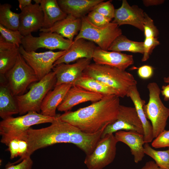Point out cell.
<instances>
[{"instance_id":"obj_1","label":"cell","mask_w":169,"mask_h":169,"mask_svg":"<svg viewBox=\"0 0 169 169\" xmlns=\"http://www.w3.org/2000/svg\"><path fill=\"white\" fill-rule=\"evenodd\" d=\"M119 98L115 95H105L89 106L64 112L59 117L83 132L95 133L116 120L120 105Z\"/></svg>"},{"instance_id":"obj_2","label":"cell","mask_w":169,"mask_h":169,"mask_svg":"<svg viewBox=\"0 0 169 169\" xmlns=\"http://www.w3.org/2000/svg\"><path fill=\"white\" fill-rule=\"evenodd\" d=\"M60 115L49 126L39 129H29L26 132L28 143L26 158L30 157L36 151L55 144L70 143L72 132L77 128L62 120Z\"/></svg>"},{"instance_id":"obj_3","label":"cell","mask_w":169,"mask_h":169,"mask_svg":"<svg viewBox=\"0 0 169 169\" xmlns=\"http://www.w3.org/2000/svg\"><path fill=\"white\" fill-rule=\"evenodd\" d=\"M83 74L113 88L117 92L119 97L126 96L130 88L137 83L133 75L125 70L95 63L89 64Z\"/></svg>"},{"instance_id":"obj_4","label":"cell","mask_w":169,"mask_h":169,"mask_svg":"<svg viewBox=\"0 0 169 169\" xmlns=\"http://www.w3.org/2000/svg\"><path fill=\"white\" fill-rule=\"evenodd\" d=\"M56 117L46 116L35 111H30L16 117L13 116L0 122L1 142L8 146L12 140L16 138L26 140V132L31 127L45 123H52Z\"/></svg>"},{"instance_id":"obj_5","label":"cell","mask_w":169,"mask_h":169,"mask_svg":"<svg viewBox=\"0 0 169 169\" xmlns=\"http://www.w3.org/2000/svg\"><path fill=\"white\" fill-rule=\"evenodd\" d=\"M56 78L53 71L38 81L31 85L25 94L15 96L19 109V114L23 115L30 111L39 113L42 102L47 93L56 85Z\"/></svg>"},{"instance_id":"obj_6","label":"cell","mask_w":169,"mask_h":169,"mask_svg":"<svg viewBox=\"0 0 169 169\" xmlns=\"http://www.w3.org/2000/svg\"><path fill=\"white\" fill-rule=\"evenodd\" d=\"M149 92L148 103L143 106L145 116L151 122L153 138L165 130L169 117V108L166 107L160 97L161 90L156 82L148 84Z\"/></svg>"},{"instance_id":"obj_7","label":"cell","mask_w":169,"mask_h":169,"mask_svg":"<svg viewBox=\"0 0 169 169\" xmlns=\"http://www.w3.org/2000/svg\"><path fill=\"white\" fill-rule=\"evenodd\" d=\"M81 20V29L74 40L83 38L91 41L103 50L108 51L113 41L122 34L121 29L113 21L105 26L98 27L91 23L86 16L82 18Z\"/></svg>"},{"instance_id":"obj_8","label":"cell","mask_w":169,"mask_h":169,"mask_svg":"<svg viewBox=\"0 0 169 169\" xmlns=\"http://www.w3.org/2000/svg\"><path fill=\"white\" fill-rule=\"evenodd\" d=\"M4 77L15 96L24 94L30 84L39 81L33 70L20 52L15 65L6 74Z\"/></svg>"},{"instance_id":"obj_9","label":"cell","mask_w":169,"mask_h":169,"mask_svg":"<svg viewBox=\"0 0 169 169\" xmlns=\"http://www.w3.org/2000/svg\"><path fill=\"white\" fill-rule=\"evenodd\" d=\"M118 142L114 134L101 138L93 152L86 155L84 163L88 169H103L112 163L116 154Z\"/></svg>"},{"instance_id":"obj_10","label":"cell","mask_w":169,"mask_h":169,"mask_svg":"<svg viewBox=\"0 0 169 169\" xmlns=\"http://www.w3.org/2000/svg\"><path fill=\"white\" fill-rule=\"evenodd\" d=\"M73 42L55 33L41 32L38 37L33 36L31 33L24 36L21 45L27 52H35L40 48L67 50Z\"/></svg>"},{"instance_id":"obj_11","label":"cell","mask_w":169,"mask_h":169,"mask_svg":"<svg viewBox=\"0 0 169 169\" xmlns=\"http://www.w3.org/2000/svg\"><path fill=\"white\" fill-rule=\"evenodd\" d=\"M67 50L58 52L49 51L43 52H27L21 45L19 51L27 64L35 72L39 80L52 71L54 64Z\"/></svg>"},{"instance_id":"obj_12","label":"cell","mask_w":169,"mask_h":169,"mask_svg":"<svg viewBox=\"0 0 169 169\" xmlns=\"http://www.w3.org/2000/svg\"><path fill=\"white\" fill-rule=\"evenodd\" d=\"M120 131H132L144 135L142 124L134 107L120 105L116 120L105 128L101 137Z\"/></svg>"},{"instance_id":"obj_13","label":"cell","mask_w":169,"mask_h":169,"mask_svg":"<svg viewBox=\"0 0 169 169\" xmlns=\"http://www.w3.org/2000/svg\"><path fill=\"white\" fill-rule=\"evenodd\" d=\"M91 59L82 58L73 64L62 63L54 66L52 70L56 75L55 85L63 84L73 85L82 76L84 70L91 63Z\"/></svg>"},{"instance_id":"obj_14","label":"cell","mask_w":169,"mask_h":169,"mask_svg":"<svg viewBox=\"0 0 169 169\" xmlns=\"http://www.w3.org/2000/svg\"><path fill=\"white\" fill-rule=\"evenodd\" d=\"M18 31L25 36L40 30L43 26L44 13L40 5L35 3L28 6L19 13Z\"/></svg>"},{"instance_id":"obj_15","label":"cell","mask_w":169,"mask_h":169,"mask_svg":"<svg viewBox=\"0 0 169 169\" xmlns=\"http://www.w3.org/2000/svg\"><path fill=\"white\" fill-rule=\"evenodd\" d=\"M144 19L143 9L137 5L131 6L126 0H123L120 7L115 9L113 22L119 26L130 25L144 32Z\"/></svg>"},{"instance_id":"obj_16","label":"cell","mask_w":169,"mask_h":169,"mask_svg":"<svg viewBox=\"0 0 169 169\" xmlns=\"http://www.w3.org/2000/svg\"><path fill=\"white\" fill-rule=\"evenodd\" d=\"M95 44L83 38L74 40L65 54L54 64V66L62 63L69 64L82 58L92 59L97 47Z\"/></svg>"},{"instance_id":"obj_17","label":"cell","mask_w":169,"mask_h":169,"mask_svg":"<svg viewBox=\"0 0 169 169\" xmlns=\"http://www.w3.org/2000/svg\"><path fill=\"white\" fill-rule=\"evenodd\" d=\"M92 59L96 64L109 66L123 70H125L134 62L132 55L105 50L98 46L95 51Z\"/></svg>"},{"instance_id":"obj_18","label":"cell","mask_w":169,"mask_h":169,"mask_svg":"<svg viewBox=\"0 0 169 169\" xmlns=\"http://www.w3.org/2000/svg\"><path fill=\"white\" fill-rule=\"evenodd\" d=\"M104 96L79 87L72 85L57 109L59 111L65 112L80 103L88 101L94 102L100 100Z\"/></svg>"},{"instance_id":"obj_19","label":"cell","mask_w":169,"mask_h":169,"mask_svg":"<svg viewBox=\"0 0 169 169\" xmlns=\"http://www.w3.org/2000/svg\"><path fill=\"white\" fill-rule=\"evenodd\" d=\"M73 85L63 84L55 85L44 98L41 107V113L46 116L56 117V110Z\"/></svg>"},{"instance_id":"obj_20","label":"cell","mask_w":169,"mask_h":169,"mask_svg":"<svg viewBox=\"0 0 169 169\" xmlns=\"http://www.w3.org/2000/svg\"><path fill=\"white\" fill-rule=\"evenodd\" d=\"M114 135L118 142H122L129 147L135 163H138L142 160L145 154L143 135L132 131H120L115 132Z\"/></svg>"},{"instance_id":"obj_21","label":"cell","mask_w":169,"mask_h":169,"mask_svg":"<svg viewBox=\"0 0 169 169\" xmlns=\"http://www.w3.org/2000/svg\"><path fill=\"white\" fill-rule=\"evenodd\" d=\"M81 25V18L69 14L65 18L55 23L50 28H42L39 31L55 33L73 41L74 36L79 32Z\"/></svg>"},{"instance_id":"obj_22","label":"cell","mask_w":169,"mask_h":169,"mask_svg":"<svg viewBox=\"0 0 169 169\" xmlns=\"http://www.w3.org/2000/svg\"><path fill=\"white\" fill-rule=\"evenodd\" d=\"M19 114V109L15 96L6 82L4 76H0V116L4 120Z\"/></svg>"},{"instance_id":"obj_23","label":"cell","mask_w":169,"mask_h":169,"mask_svg":"<svg viewBox=\"0 0 169 169\" xmlns=\"http://www.w3.org/2000/svg\"><path fill=\"white\" fill-rule=\"evenodd\" d=\"M104 129L95 133H87L77 128L71 134L70 143L76 145L86 155H89L93 152L101 138Z\"/></svg>"},{"instance_id":"obj_24","label":"cell","mask_w":169,"mask_h":169,"mask_svg":"<svg viewBox=\"0 0 169 169\" xmlns=\"http://www.w3.org/2000/svg\"><path fill=\"white\" fill-rule=\"evenodd\" d=\"M104 0H58L61 10L67 15L81 18Z\"/></svg>"},{"instance_id":"obj_25","label":"cell","mask_w":169,"mask_h":169,"mask_svg":"<svg viewBox=\"0 0 169 169\" xmlns=\"http://www.w3.org/2000/svg\"><path fill=\"white\" fill-rule=\"evenodd\" d=\"M126 96L130 97L133 103L134 107L142 124L145 143L151 142L153 139L152 125L145 116L143 106L146 102L141 97L136 85L130 88Z\"/></svg>"},{"instance_id":"obj_26","label":"cell","mask_w":169,"mask_h":169,"mask_svg":"<svg viewBox=\"0 0 169 169\" xmlns=\"http://www.w3.org/2000/svg\"><path fill=\"white\" fill-rule=\"evenodd\" d=\"M35 3L39 4L44 16L42 28H48L55 23L65 18L67 14L59 6L56 0H34Z\"/></svg>"},{"instance_id":"obj_27","label":"cell","mask_w":169,"mask_h":169,"mask_svg":"<svg viewBox=\"0 0 169 169\" xmlns=\"http://www.w3.org/2000/svg\"><path fill=\"white\" fill-rule=\"evenodd\" d=\"M74 85L104 96L115 95L119 96L117 92L113 88L95 79L83 74Z\"/></svg>"},{"instance_id":"obj_28","label":"cell","mask_w":169,"mask_h":169,"mask_svg":"<svg viewBox=\"0 0 169 169\" xmlns=\"http://www.w3.org/2000/svg\"><path fill=\"white\" fill-rule=\"evenodd\" d=\"M108 51L120 52L127 51L134 53H144V43L132 41L122 34L113 41Z\"/></svg>"},{"instance_id":"obj_29","label":"cell","mask_w":169,"mask_h":169,"mask_svg":"<svg viewBox=\"0 0 169 169\" xmlns=\"http://www.w3.org/2000/svg\"><path fill=\"white\" fill-rule=\"evenodd\" d=\"M11 5L8 3L0 5V24L13 30H18L20 23L19 13L11 10Z\"/></svg>"},{"instance_id":"obj_30","label":"cell","mask_w":169,"mask_h":169,"mask_svg":"<svg viewBox=\"0 0 169 169\" xmlns=\"http://www.w3.org/2000/svg\"><path fill=\"white\" fill-rule=\"evenodd\" d=\"M19 53V48L17 47L0 52V76H4L14 66Z\"/></svg>"},{"instance_id":"obj_31","label":"cell","mask_w":169,"mask_h":169,"mask_svg":"<svg viewBox=\"0 0 169 169\" xmlns=\"http://www.w3.org/2000/svg\"><path fill=\"white\" fill-rule=\"evenodd\" d=\"M144 147L145 154L152 158L159 168L169 169V148L165 151H157L147 143H145Z\"/></svg>"},{"instance_id":"obj_32","label":"cell","mask_w":169,"mask_h":169,"mask_svg":"<svg viewBox=\"0 0 169 169\" xmlns=\"http://www.w3.org/2000/svg\"><path fill=\"white\" fill-rule=\"evenodd\" d=\"M7 146L8 150L10 152L11 159L18 156L20 157L17 161L11 163L12 164L19 163L26 158L28 150V143L27 140L18 138H14L10 141Z\"/></svg>"},{"instance_id":"obj_33","label":"cell","mask_w":169,"mask_h":169,"mask_svg":"<svg viewBox=\"0 0 169 169\" xmlns=\"http://www.w3.org/2000/svg\"><path fill=\"white\" fill-rule=\"evenodd\" d=\"M0 35L7 41L15 45L18 48L20 47L24 36L18 30H12L0 24Z\"/></svg>"},{"instance_id":"obj_34","label":"cell","mask_w":169,"mask_h":169,"mask_svg":"<svg viewBox=\"0 0 169 169\" xmlns=\"http://www.w3.org/2000/svg\"><path fill=\"white\" fill-rule=\"evenodd\" d=\"M104 1L94 6L91 11L97 12L107 18L112 20L114 18L115 9L113 5L111 3V1L106 2Z\"/></svg>"},{"instance_id":"obj_35","label":"cell","mask_w":169,"mask_h":169,"mask_svg":"<svg viewBox=\"0 0 169 169\" xmlns=\"http://www.w3.org/2000/svg\"><path fill=\"white\" fill-rule=\"evenodd\" d=\"M144 18V32L145 38H157L159 32L154 25L153 20L145 12Z\"/></svg>"},{"instance_id":"obj_36","label":"cell","mask_w":169,"mask_h":169,"mask_svg":"<svg viewBox=\"0 0 169 169\" xmlns=\"http://www.w3.org/2000/svg\"><path fill=\"white\" fill-rule=\"evenodd\" d=\"M144 43V53L141 60L142 62L147 61L153 50L160 44L157 38H145Z\"/></svg>"},{"instance_id":"obj_37","label":"cell","mask_w":169,"mask_h":169,"mask_svg":"<svg viewBox=\"0 0 169 169\" xmlns=\"http://www.w3.org/2000/svg\"><path fill=\"white\" fill-rule=\"evenodd\" d=\"M87 17L91 23L98 27L105 26L110 23L111 21L94 11H90Z\"/></svg>"},{"instance_id":"obj_38","label":"cell","mask_w":169,"mask_h":169,"mask_svg":"<svg viewBox=\"0 0 169 169\" xmlns=\"http://www.w3.org/2000/svg\"><path fill=\"white\" fill-rule=\"evenodd\" d=\"M151 145L155 148H169V130H165L152 141Z\"/></svg>"},{"instance_id":"obj_39","label":"cell","mask_w":169,"mask_h":169,"mask_svg":"<svg viewBox=\"0 0 169 169\" xmlns=\"http://www.w3.org/2000/svg\"><path fill=\"white\" fill-rule=\"evenodd\" d=\"M33 164L32 160L29 157L18 163L13 164L8 163L4 169H32Z\"/></svg>"},{"instance_id":"obj_40","label":"cell","mask_w":169,"mask_h":169,"mask_svg":"<svg viewBox=\"0 0 169 169\" xmlns=\"http://www.w3.org/2000/svg\"><path fill=\"white\" fill-rule=\"evenodd\" d=\"M153 67L149 65H144L140 67L137 70L139 77L143 79H148L153 74Z\"/></svg>"},{"instance_id":"obj_41","label":"cell","mask_w":169,"mask_h":169,"mask_svg":"<svg viewBox=\"0 0 169 169\" xmlns=\"http://www.w3.org/2000/svg\"><path fill=\"white\" fill-rule=\"evenodd\" d=\"M16 47H17L15 45L7 41L0 35V52Z\"/></svg>"},{"instance_id":"obj_42","label":"cell","mask_w":169,"mask_h":169,"mask_svg":"<svg viewBox=\"0 0 169 169\" xmlns=\"http://www.w3.org/2000/svg\"><path fill=\"white\" fill-rule=\"evenodd\" d=\"M164 0H143L142 2L146 7L158 5L163 4Z\"/></svg>"},{"instance_id":"obj_43","label":"cell","mask_w":169,"mask_h":169,"mask_svg":"<svg viewBox=\"0 0 169 169\" xmlns=\"http://www.w3.org/2000/svg\"><path fill=\"white\" fill-rule=\"evenodd\" d=\"M161 93L164 97V100L165 101L169 100V84L166 85H163L161 88Z\"/></svg>"},{"instance_id":"obj_44","label":"cell","mask_w":169,"mask_h":169,"mask_svg":"<svg viewBox=\"0 0 169 169\" xmlns=\"http://www.w3.org/2000/svg\"><path fill=\"white\" fill-rule=\"evenodd\" d=\"M159 167L153 161H149L146 162L140 169H158Z\"/></svg>"},{"instance_id":"obj_45","label":"cell","mask_w":169,"mask_h":169,"mask_svg":"<svg viewBox=\"0 0 169 169\" xmlns=\"http://www.w3.org/2000/svg\"><path fill=\"white\" fill-rule=\"evenodd\" d=\"M19 7L22 10L26 7L32 4V0H18Z\"/></svg>"},{"instance_id":"obj_46","label":"cell","mask_w":169,"mask_h":169,"mask_svg":"<svg viewBox=\"0 0 169 169\" xmlns=\"http://www.w3.org/2000/svg\"><path fill=\"white\" fill-rule=\"evenodd\" d=\"M163 80L165 83L169 84V76L164 78Z\"/></svg>"},{"instance_id":"obj_47","label":"cell","mask_w":169,"mask_h":169,"mask_svg":"<svg viewBox=\"0 0 169 169\" xmlns=\"http://www.w3.org/2000/svg\"><path fill=\"white\" fill-rule=\"evenodd\" d=\"M158 169H161V168H159H159H158Z\"/></svg>"}]
</instances>
